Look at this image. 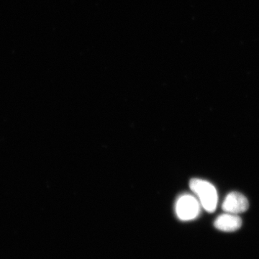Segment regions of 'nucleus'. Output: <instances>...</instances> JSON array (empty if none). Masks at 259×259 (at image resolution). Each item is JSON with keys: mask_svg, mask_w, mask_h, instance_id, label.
<instances>
[{"mask_svg": "<svg viewBox=\"0 0 259 259\" xmlns=\"http://www.w3.org/2000/svg\"><path fill=\"white\" fill-rule=\"evenodd\" d=\"M190 187L197 195L201 206L207 212H212L215 210L218 204V192L214 185L206 180L193 179L190 181Z\"/></svg>", "mask_w": 259, "mask_h": 259, "instance_id": "f257e3e1", "label": "nucleus"}, {"mask_svg": "<svg viewBox=\"0 0 259 259\" xmlns=\"http://www.w3.org/2000/svg\"><path fill=\"white\" fill-rule=\"evenodd\" d=\"M177 217L181 221H189L195 219L200 214L201 204L193 195L185 194L177 199L175 204Z\"/></svg>", "mask_w": 259, "mask_h": 259, "instance_id": "f03ea898", "label": "nucleus"}, {"mask_svg": "<svg viewBox=\"0 0 259 259\" xmlns=\"http://www.w3.org/2000/svg\"><path fill=\"white\" fill-rule=\"evenodd\" d=\"M248 207L249 204L246 197L243 194L236 192L228 194L222 205L225 212L236 214L245 212Z\"/></svg>", "mask_w": 259, "mask_h": 259, "instance_id": "7ed1b4c3", "label": "nucleus"}, {"mask_svg": "<svg viewBox=\"0 0 259 259\" xmlns=\"http://www.w3.org/2000/svg\"><path fill=\"white\" fill-rule=\"evenodd\" d=\"M214 225L219 231L233 232L241 228L242 221L241 218L236 214L226 212L217 218Z\"/></svg>", "mask_w": 259, "mask_h": 259, "instance_id": "20e7f679", "label": "nucleus"}]
</instances>
